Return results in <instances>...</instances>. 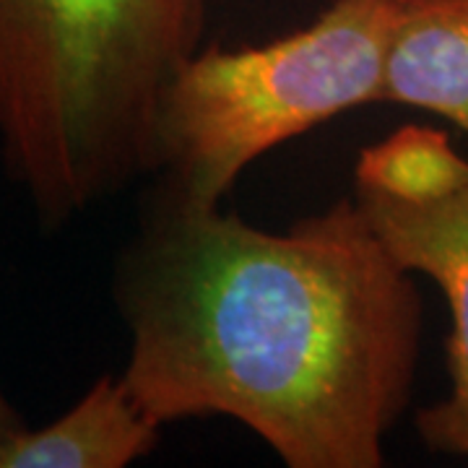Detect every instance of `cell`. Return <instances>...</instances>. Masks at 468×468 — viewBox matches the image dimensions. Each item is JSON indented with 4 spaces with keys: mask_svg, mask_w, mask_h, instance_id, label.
I'll use <instances>...</instances> for the list:
<instances>
[{
    "mask_svg": "<svg viewBox=\"0 0 468 468\" xmlns=\"http://www.w3.org/2000/svg\"><path fill=\"white\" fill-rule=\"evenodd\" d=\"M208 0H0V162L45 229L154 172L169 79Z\"/></svg>",
    "mask_w": 468,
    "mask_h": 468,
    "instance_id": "obj_2",
    "label": "cell"
},
{
    "mask_svg": "<svg viewBox=\"0 0 468 468\" xmlns=\"http://www.w3.org/2000/svg\"><path fill=\"white\" fill-rule=\"evenodd\" d=\"M378 104L427 110L468 133V0H403Z\"/></svg>",
    "mask_w": 468,
    "mask_h": 468,
    "instance_id": "obj_5",
    "label": "cell"
},
{
    "mask_svg": "<svg viewBox=\"0 0 468 468\" xmlns=\"http://www.w3.org/2000/svg\"><path fill=\"white\" fill-rule=\"evenodd\" d=\"M403 0H334L300 32L266 45L198 48L169 79L154 128L162 190L221 203L268 151L378 104Z\"/></svg>",
    "mask_w": 468,
    "mask_h": 468,
    "instance_id": "obj_3",
    "label": "cell"
},
{
    "mask_svg": "<svg viewBox=\"0 0 468 468\" xmlns=\"http://www.w3.org/2000/svg\"><path fill=\"white\" fill-rule=\"evenodd\" d=\"M354 203L396 263L430 276L448 300L451 396L419 411L417 432L432 452L468 461V167L427 198L409 201L354 187Z\"/></svg>",
    "mask_w": 468,
    "mask_h": 468,
    "instance_id": "obj_4",
    "label": "cell"
},
{
    "mask_svg": "<svg viewBox=\"0 0 468 468\" xmlns=\"http://www.w3.org/2000/svg\"><path fill=\"white\" fill-rule=\"evenodd\" d=\"M27 427H29V424L24 421V417L16 411V406L8 401V396H5L3 388H0V451H3L21 430H27Z\"/></svg>",
    "mask_w": 468,
    "mask_h": 468,
    "instance_id": "obj_8",
    "label": "cell"
},
{
    "mask_svg": "<svg viewBox=\"0 0 468 468\" xmlns=\"http://www.w3.org/2000/svg\"><path fill=\"white\" fill-rule=\"evenodd\" d=\"M162 430L120 375H101L63 417L21 430L0 451V468H125L156 451Z\"/></svg>",
    "mask_w": 468,
    "mask_h": 468,
    "instance_id": "obj_6",
    "label": "cell"
},
{
    "mask_svg": "<svg viewBox=\"0 0 468 468\" xmlns=\"http://www.w3.org/2000/svg\"><path fill=\"white\" fill-rule=\"evenodd\" d=\"M122 383L169 421L224 417L289 468H380L411 399L421 297L354 198L284 232L159 193L115 273Z\"/></svg>",
    "mask_w": 468,
    "mask_h": 468,
    "instance_id": "obj_1",
    "label": "cell"
},
{
    "mask_svg": "<svg viewBox=\"0 0 468 468\" xmlns=\"http://www.w3.org/2000/svg\"><path fill=\"white\" fill-rule=\"evenodd\" d=\"M466 167L468 162L452 149L445 131L406 125L359 151L354 187L390 198H427L455 183Z\"/></svg>",
    "mask_w": 468,
    "mask_h": 468,
    "instance_id": "obj_7",
    "label": "cell"
}]
</instances>
